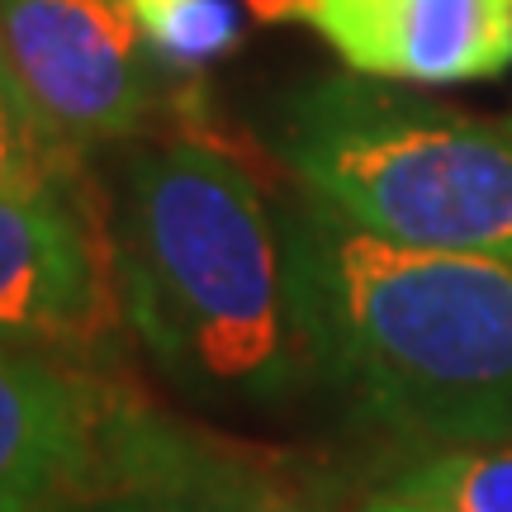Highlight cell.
I'll use <instances>...</instances> for the list:
<instances>
[{
    "label": "cell",
    "mask_w": 512,
    "mask_h": 512,
    "mask_svg": "<svg viewBox=\"0 0 512 512\" xmlns=\"http://www.w3.org/2000/svg\"><path fill=\"white\" fill-rule=\"evenodd\" d=\"M280 238L313 370L370 422L441 446L512 437V261L394 247L309 195Z\"/></svg>",
    "instance_id": "1"
},
{
    "label": "cell",
    "mask_w": 512,
    "mask_h": 512,
    "mask_svg": "<svg viewBox=\"0 0 512 512\" xmlns=\"http://www.w3.org/2000/svg\"><path fill=\"white\" fill-rule=\"evenodd\" d=\"M110 256L124 323L181 389L280 403L313 375L280 214L223 147L171 138L133 152L110 209Z\"/></svg>",
    "instance_id": "2"
},
{
    "label": "cell",
    "mask_w": 512,
    "mask_h": 512,
    "mask_svg": "<svg viewBox=\"0 0 512 512\" xmlns=\"http://www.w3.org/2000/svg\"><path fill=\"white\" fill-rule=\"evenodd\" d=\"M299 195L370 238L418 252L512 261V128L332 76L299 91L280 124Z\"/></svg>",
    "instance_id": "3"
},
{
    "label": "cell",
    "mask_w": 512,
    "mask_h": 512,
    "mask_svg": "<svg viewBox=\"0 0 512 512\" xmlns=\"http://www.w3.org/2000/svg\"><path fill=\"white\" fill-rule=\"evenodd\" d=\"M0 48L38 124L76 152L133 138L162 81L124 0H0Z\"/></svg>",
    "instance_id": "4"
},
{
    "label": "cell",
    "mask_w": 512,
    "mask_h": 512,
    "mask_svg": "<svg viewBox=\"0 0 512 512\" xmlns=\"http://www.w3.org/2000/svg\"><path fill=\"white\" fill-rule=\"evenodd\" d=\"M110 233L81 204V190L53 185L0 200V347L86 366L119 328Z\"/></svg>",
    "instance_id": "5"
},
{
    "label": "cell",
    "mask_w": 512,
    "mask_h": 512,
    "mask_svg": "<svg viewBox=\"0 0 512 512\" xmlns=\"http://www.w3.org/2000/svg\"><path fill=\"white\" fill-rule=\"evenodd\" d=\"M53 512H318L252 451L166 418L133 389L114 408L95 470Z\"/></svg>",
    "instance_id": "6"
},
{
    "label": "cell",
    "mask_w": 512,
    "mask_h": 512,
    "mask_svg": "<svg viewBox=\"0 0 512 512\" xmlns=\"http://www.w3.org/2000/svg\"><path fill=\"white\" fill-rule=\"evenodd\" d=\"M304 24L351 76L399 86L489 81L512 62V0H242Z\"/></svg>",
    "instance_id": "7"
},
{
    "label": "cell",
    "mask_w": 512,
    "mask_h": 512,
    "mask_svg": "<svg viewBox=\"0 0 512 512\" xmlns=\"http://www.w3.org/2000/svg\"><path fill=\"white\" fill-rule=\"evenodd\" d=\"M124 384L0 347V512H53L95 470Z\"/></svg>",
    "instance_id": "8"
},
{
    "label": "cell",
    "mask_w": 512,
    "mask_h": 512,
    "mask_svg": "<svg viewBox=\"0 0 512 512\" xmlns=\"http://www.w3.org/2000/svg\"><path fill=\"white\" fill-rule=\"evenodd\" d=\"M389 494L432 512H512V441L441 446L437 456L408 465Z\"/></svg>",
    "instance_id": "9"
},
{
    "label": "cell",
    "mask_w": 512,
    "mask_h": 512,
    "mask_svg": "<svg viewBox=\"0 0 512 512\" xmlns=\"http://www.w3.org/2000/svg\"><path fill=\"white\" fill-rule=\"evenodd\" d=\"M124 5L133 24L143 29L152 57L176 72H195L238 53L247 34L242 0H124Z\"/></svg>",
    "instance_id": "10"
},
{
    "label": "cell",
    "mask_w": 512,
    "mask_h": 512,
    "mask_svg": "<svg viewBox=\"0 0 512 512\" xmlns=\"http://www.w3.org/2000/svg\"><path fill=\"white\" fill-rule=\"evenodd\" d=\"M81 157L72 143H62L57 133L24 119L15 110H0V200L5 195H34L53 185L81 190Z\"/></svg>",
    "instance_id": "11"
},
{
    "label": "cell",
    "mask_w": 512,
    "mask_h": 512,
    "mask_svg": "<svg viewBox=\"0 0 512 512\" xmlns=\"http://www.w3.org/2000/svg\"><path fill=\"white\" fill-rule=\"evenodd\" d=\"M0 110H15V114H24V119H38V114L29 110L24 91H19V81H15V72H10V62H5V48H0Z\"/></svg>",
    "instance_id": "12"
},
{
    "label": "cell",
    "mask_w": 512,
    "mask_h": 512,
    "mask_svg": "<svg viewBox=\"0 0 512 512\" xmlns=\"http://www.w3.org/2000/svg\"><path fill=\"white\" fill-rule=\"evenodd\" d=\"M361 512H432V508H422V503H413V498H399V494H380V498H370Z\"/></svg>",
    "instance_id": "13"
},
{
    "label": "cell",
    "mask_w": 512,
    "mask_h": 512,
    "mask_svg": "<svg viewBox=\"0 0 512 512\" xmlns=\"http://www.w3.org/2000/svg\"><path fill=\"white\" fill-rule=\"evenodd\" d=\"M508 128H512V114H508Z\"/></svg>",
    "instance_id": "14"
}]
</instances>
